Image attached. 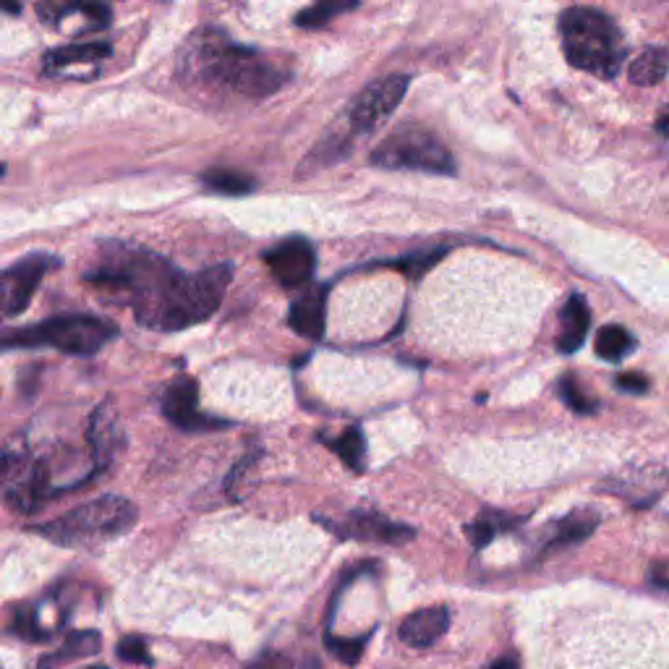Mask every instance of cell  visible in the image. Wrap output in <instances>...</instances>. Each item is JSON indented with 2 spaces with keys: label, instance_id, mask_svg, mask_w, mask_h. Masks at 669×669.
Segmentation results:
<instances>
[{
  "label": "cell",
  "instance_id": "obj_1",
  "mask_svg": "<svg viewBox=\"0 0 669 669\" xmlns=\"http://www.w3.org/2000/svg\"><path fill=\"white\" fill-rule=\"evenodd\" d=\"M89 280L102 291L126 296L144 327L176 333L218 312L233 280V265H215L189 275L152 252L121 248L89 272Z\"/></svg>",
  "mask_w": 669,
  "mask_h": 669
},
{
  "label": "cell",
  "instance_id": "obj_2",
  "mask_svg": "<svg viewBox=\"0 0 669 669\" xmlns=\"http://www.w3.org/2000/svg\"><path fill=\"white\" fill-rule=\"evenodd\" d=\"M194 64L220 85L231 87L233 92L244 94V98L259 100L270 98L272 92L286 85L288 74L265 60L252 47H241L227 40L210 37L207 43L199 45Z\"/></svg>",
  "mask_w": 669,
  "mask_h": 669
},
{
  "label": "cell",
  "instance_id": "obj_3",
  "mask_svg": "<svg viewBox=\"0 0 669 669\" xmlns=\"http://www.w3.org/2000/svg\"><path fill=\"white\" fill-rule=\"evenodd\" d=\"M562 51L570 66L612 79L620 71L623 45L617 26L594 9H570L560 16Z\"/></svg>",
  "mask_w": 669,
  "mask_h": 669
},
{
  "label": "cell",
  "instance_id": "obj_4",
  "mask_svg": "<svg viewBox=\"0 0 669 669\" xmlns=\"http://www.w3.org/2000/svg\"><path fill=\"white\" fill-rule=\"evenodd\" d=\"M136 523V505L126 497L108 494L87 505L74 508L64 519L37 526L40 536L60 547H94V544L119 539Z\"/></svg>",
  "mask_w": 669,
  "mask_h": 669
},
{
  "label": "cell",
  "instance_id": "obj_5",
  "mask_svg": "<svg viewBox=\"0 0 669 669\" xmlns=\"http://www.w3.org/2000/svg\"><path fill=\"white\" fill-rule=\"evenodd\" d=\"M115 335H119V327L100 316L64 314L34 324V327L0 330V350L51 346L71 356H92Z\"/></svg>",
  "mask_w": 669,
  "mask_h": 669
},
{
  "label": "cell",
  "instance_id": "obj_6",
  "mask_svg": "<svg viewBox=\"0 0 669 669\" xmlns=\"http://www.w3.org/2000/svg\"><path fill=\"white\" fill-rule=\"evenodd\" d=\"M371 163L384 170H424V174L450 176L455 163L437 136L419 126L398 129L371 155Z\"/></svg>",
  "mask_w": 669,
  "mask_h": 669
},
{
  "label": "cell",
  "instance_id": "obj_7",
  "mask_svg": "<svg viewBox=\"0 0 669 669\" xmlns=\"http://www.w3.org/2000/svg\"><path fill=\"white\" fill-rule=\"evenodd\" d=\"M0 484L5 489V502L19 513H32L47 500L51 492V471L40 460L24 455H5L0 458Z\"/></svg>",
  "mask_w": 669,
  "mask_h": 669
},
{
  "label": "cell",
  "instance_id": "obj_8",
  "mask_svg": "<svg viewBox=\"0 0 669 669\" xmlns=\"http://www.w3.org/2000/svg\"><path fill=\"white\" fill-rule=\"evenodd\" d=\"M60 259L47 257V254H32L9 270L0 272V320H11L19 316L30 306L34 291L43 282V278L55 267Z\"/></svg>",
  "mask_w": 669,
  "mask_h": 669
},
{
  "label": "cell",
  "instance_id": "obj_9",
  "mask_svg": "<svg viewBox=\"0 0 669 669\" xmlns=\"http://www.w3.org/2000/svg\"><path fill=\"white\" fill-rule=\"evenodd\" d=\"M409 92V76H388V79H379L375 85H369L350 105L348 121L358 134H369L382 126L384 121L395 113L400 100Z\"/></svg>",
  "mask_w": 669,
  "mask_h": 669
},
{
  "label": "cell",
  "instance_id": "obj_10",
  "mask_svg": "<svg viewBox=\"0 0 669 669\" xmlns=\"http://www.w3.org/2000/svg\"><path fill=\"white\" fill-rule=\"evenodd\" d=\"M163 413L170 424L186 432H204V430H223L225 422L204 416L199 411V388L194 377H178L165 388Z\"/></svg>",
  "mask_w": 669,
  "mask_h": 669
},
{
  "label": "cell",
  "instance_id": "obj_11",
  "mask_svg": "<svg viewBox=\"0 0 669 669\" xmlns=\"http://www.w3.org/2000/svg\"><path fill=\"white\" fill-rule=\"evenodd\" d=\"M272 278L282 288H303L312 282L314 275V248L306 238H288L265 254Z\"/></svg>",
  "mask_w": 669,
  "mask_h": 669
},
{
  "label": "cell",
  "instance_id": "obj_12",
  "mask_svg": "<svg viewBox=\"0 0 669 669\" xmlns=\"http://www.w3.org/2000/svg\"><path fill=\"white\" fill-rule=\"evenodd\" d=\"M288 322L301 337L322 341L324 330H327V288L314 286L303 291V296L293 301Z\"/></svg>",
  "mask_w": 669,
  "mask_h": 669
},
{
  "label": "cell",
  "instance_id": "obj_13",
  "mask_svg": "<svg viewBox=\"0 0 669 669\" xmlns=\"http://www.w3.org/2000/svg\"><path fill=\"white\" fill-rule=\"evenodd\" d=\"M447 627H450V612L445 606H430V610H419L405 617L398 633L409 646L426 648L437 644L445 636Z\"/></svg>",
  "mask_w": 669,
  "mask_h": 669
},
{
  "label": "cell",
  "instance_id": "obj_14",
  "mask_svg": "<svg viewBox=\"0 0 669 669\" xmlns=\"http://www.w3.org/2000/svg\"><path fill=\"white\" fill-rule=\"evenodd\" d=\"M589 324H591V312L589 303H586L583 296H570L568 303L562 306L560 312V333H557V348L562 354H576L578 348L583 346L586 335H589Z\"/></svg>",
  "mask_w": 669,
  "mask_h": 669
},
{
  "label": "cell",
  "instance_id": "obj_15",
  "mask_svg": "<svg viewBox=\"0 0 669 669\" xmlns=\"http://www.w3.org/2000/svg\"><path fill=\"white\" fill-rule=\"evenodd\" d=\"M89 443H92L94 453V471L110 466V460L115 458L119 447L123 443L119 424H115V413L108 405H100L98 413L92 416V430H89Z\"/></svg>",
  "mask_w": 669,
  "mask_h": 669
},
{
  "label": "cell",
  "instance_id": "obj_16",
  "mask_svg": "<svg viewBox=\"0 0 669 669\" xmlns=\"http://www.w3.org/2000/svg\"><path fill=\"white\" fill-rule=\"evenodd\" d=\"M341 536H356V539L400 544V542L413 539V531L405 526H398V523L379 519L377 513H358L350 519L348 526H343Z\"/></svg>",
  "mask_w": 669,
  "mask_h": 669
},
{
  "label": "cell",
  "instance_id": "obj_17",
  "mask_svg": "<svg viewBox=\"0 0 669 669\" xmlns=\"http://www.w3.org/2000/svg\"><path fill=\"white\" fill-rule=\"evenodd\" d=\"M100 648H102V638L98 631H76L64 640V646H60L58 651L43 657V661H40V669H58L74 659L92 657V654H98Z\"/></svg>",
  "mask_w": 669,
  "mask_h": 669
},
{
  "label": "cell",
  "instance_id": "obj_18",
  "mask_svg": "<svg viewBox=\"0 0 669 669\" xmlns=\"http://www.w3.org/2000/svg\"><path fill=\"white\" fill-rule=\"evenodd\" d=\"M110 55L108 43H76L68 47H58V51H51L43 58L45 71H60L66 66H79V64H98V60H105Z\"/></svg>",
  "mask_w": 669,
  "mask_h": 669
},
{
  "label": "cell",
  "instance_id": "obj_19",
  "mask_svg": "<svg viewBox=\"0 0 669 669\" xmlns=\"http://www.w3.org/2000/svg\"><path fill=\"white\" fill-rule=\"evenodd\" d=\"M669 74V53L661 47H646L644 53L627 66V79L636 87H654Z\"/></svg>",
  "mask_w": 669,
  "mask_h": 669
},
{
  "label": "cell",
  "instance_id": "obj_20",
  "mask_svg": "<svg viewBox=\"0 0 669 669\" xmlns=\"http://www.w3.org/2000/svg\"><path fill=\"white\" fill-rule=\"evenodd\" d=\"M636 348V341L633 335L627 333L625 327L620 324H606L596 333V354L604 358V361H623V358Z\"/></svg>",
  "mask_w": 669,
  "mask_h": 669
},
{
  "label": "cell",
  "instance_id": "obj_21",
  "mask_svg": "<svg viewBox=\"0 0 669 669\" xmlns=\"http://www.w3.org/2000/svg\"><path fill=\"white\" fill-rule=\"evenodd\" d=\"M202 183L210 191H215V194H227V197H241V194H248V191L257 189V181H254V178L238 174V170H227V168L207 170V174L202 176Z\"/></svg>",
  "mask_w": 669,
  "mask_h": 669
},
{
  "label": "cell",
  "instance_id": "obj_22",
  "mask_svg": "<svg viewBox=\"0 0 669 669\" xmlns=\"http://www.w3.org/2000/svg\"><path fill=\"white\" fill-rule=\"evenodd\" d=\"M358 3H361V0H314L312 9L301 11L299 16H296V24L303 26V30H316V26L333 22L341 13L354 11Z\"/></svg>",
  "mask_w": 669,
  "mask_h": 669
},
{
  "label": "cell",
  "instance_id": "obj_23",
  "mask_svg": "<svg viewBox=\"0 0 669 669\" xmlns=\"http://www.w3.org/2000/svg\"><path fill=\"white\" fill-rule=\"evenodd\" d=\"M327 445L333 447L337 458H341L348 468H354V471H361V468H364V453H367V443H364L361 432L348 430V432H343L337 439H327Z\"/></svg>",
  "mask_w": 669,
  "mask_h": 669
},
{
  "label": "cell",
  "instance_id": "obj_24",
  "mask_svg": "<svg viewBox=\"0 0 669 669\" xmlns=\"http://www.w3.org/2000/svg\"><path fill=\"white\" fill-rule=\"evenodd\" d=\"M596 523H599L596 519H591V515H583V513L568 515V519L557 523V534H555V539H551V547H565V544L583 542L586 536L596 528Z\"/></svg>",
  "mask_w": 669,
  "mask_h": 669
},
{
  "label": "cell",
  "instance_id": "obj_25",
  "mask_svg": "<svg viewBox=\"0 0 669 669\" xmlns=\"http://www.w3.org/2000/svg\"><path fill=\"white\" fill-rule=\"evenodd\" d=\"M557 392H560L562 403L568 405V409L576 411V413H591V411L596 409V400L586 395L583 388H581V384H578L576 377H562Z\"/></svg>",
  "mask_w": 669,
  "mask_h": 669
},
{
  "label": "cell",
  "instance_id": "obj_26",
  "mask_svg": "<svg viewBox=\"0 0 669 669\" xmlns=\"http://www.w3.org/2000/svg\"><path fill=\"white\" fill-rule=\"evenodd\" d=\"M445 257V248H437V252H422V254H411V257L395 261L392 267H398L400 272L409 275V278L419 280L424 272H430L439 259Z\"/></svg>",
  "mask_w": 669,
  "mask_h": 669
},
{
  "label": "cell",
  "instance_id": "obj_27",
  "mask_svg": "<svg viewBox=\"0 0 669 669\" xmlns=\"http://www.w3.org/2000/svg\"><path fill=\"white\" fill-rule=\"evenodd\" d=\"M248 669H320V665H316V659H312V657L296 659V657H288V654L272 651V654H261V657Z\"/></svg>",
  "mask_w": 669,
  "mask_h": 669
},
{
  "label": "cell",
  "instance_id": "obj_28",
  "mask_svg": "<svg viewBox=\"0 0 669 669\" xmlns=\"http://www.w3.org/2000/svg\"><path fill=\"white\" fill-rule=\"evenodd\" d=\"M369 638L367 636H358V638H335L327 636V648L335 654L337 659L346 661V665H356L358 659H361L364 648H367Z\"/></svg>",
  "mask_w": 669,
  "mask_h": 669
},
{
  "label": "cell",
  "instance_id": "obj_29",
  "mask_svg": "<svg viewBox=\"0 0 669 669\" xmlns=\"http://www.w3.org/2000/svg\"><path fill=\"white\" fill-rule=\"evenodd\" d=\"M115 654H119L121 661H129V665H152L149 648L140 636L123 638L119 648H115Z\"/></svg>",
  "mask_w": 669,
  "mask_h": 669
},
{
  "label": "cell",
  "instance_id": "obj_30",
  "mask_svg": "<svg viewBox=\"0 0 669 669\" xmlns=\"http://www.w3.org/2000/svg\"><path fill=\"white\" fill-rule=\"evenodd\" d=\"M468 539L473 542V547H487V544H492V539L497 536V526L492 523V519H481L476 521L473 526H468Z\"/></svg>",
  "mask_w": 669,
  "mask_h": 669
},
{
  "label": "cell",
  "instance_id": "obj_31",
  "mask_svg": "<svg viewBox=\"0 0 669 669\" xmlns=\"http://www.w3.org/2000/svg\"><path fill=\"white\" fill-rule=\"evenodd\" d=\"M615 384L623 392H631V395H644L648 390V379L644 375H620Z\"/></svg>",
  "mask_w": 669,
  "mask_h": 669
},
{
  "label": "cell",
  "instance_id": "obj_32",
  "mask_svg": "<svg viewBox=\"0 0 669 669\" xmlns=\"http://www.w3.org/2000/svg\"><path fill=\"white\" fill-rule=\"evenodd\" d=\"M0 11L19 16V13H22V0H0Z\"/></svg>",
  "mask_w": 669,
  "mask_h": 669
},
{
  "label": "cell",
  "instance_id": "obj_33",
  "mask_svg": "<svg viewBox=\"0 0 669 669\" xmlns=\"http://www.w3.org/2000/svg\"><path fill=\"white\" fill-rule=\"evenodd\" d=\"M492 669H521L519 667V659L515 657H502L497 665H492Z\"/></svg>",
  "mask_w": 669,
  "mask_h": 669
},
{
  "label": "cell",
  "instance_id": "obj_34",
  "mask_svg": "<svg viewBox=\"0 0 669 669\" xmlns=\"http://www.w3.org/2000/svg\"><path fill=\"white\" fill-rule=\"evenodd\" d=\"M3 176H5V165L0 163V178H3Z\"/></svg>",
  "mask_w": 669,
  "mask_h": 669
},
{
  "label": "cell",
  "instance_id": "obj_35",
  "mask_svg": "<svg viewBox=\"0 0 669 669\" xmlns=\"http://www.w3.org/2000/svg\"><path fill=\"white\" fill-rule=\"evenodd\" d=\"M87 669H108V667H102V665H94V667H87Z\"/></svg>",
  "mask_w": 669,
  "mask_h": 669
},
{
  "label": "cell",
  "instance_id": "obj_36",
  "mask_svg": "<svg viewBox=\"0 0 669 669\" xmlns=\"http://www.w3.org/2000/svg\"><path fill=\"white\" fill-rule=\"evenodd\" d=\"M0 458H3V453H0Z\"/></svg>",
  "mask_w": 669,
  "mask_h": 669
}]
</instances>
